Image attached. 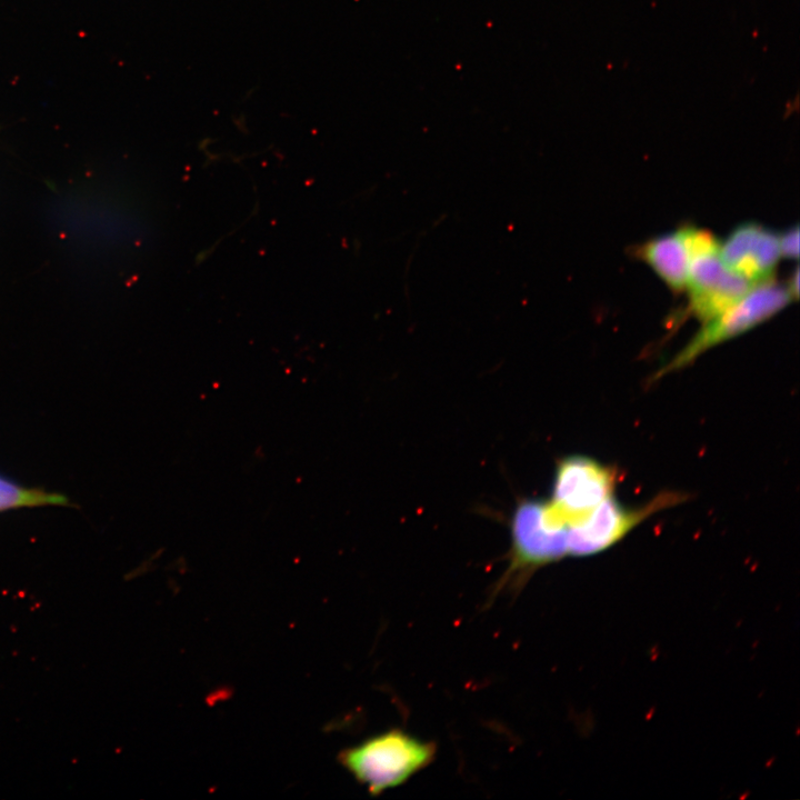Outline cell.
<instances>
[{
    "mask_svg": "<svg viewBox=\"0 0 800 800\" xmlns=\"http://www.w3.org/2000/svg\"><path fill=\"white\" fill-rule=\"evenodd\" d=\"M437 746L402 729L370 737L339 754L340 765L374 797L404 785L436 758Z\"/></svg>",
    "mask_w": 800,
    "mask_h": 800,
    "instance_id": "cell-1",
    "label": "cell"
},
{
    "mask_svg": "<svg viewBox=\"0 0 800 800\" xmlns=\"http://www.w3.org/2000/svg\"><path fill=\"white\" fill-rule=\"evenodd\" d=\"M512 549L505 574L495 586V595L517 592L537 569L568 556V527L548 500L525 499L513 514Z\"/></svg>",
    "mask_w": 800,
    "mask_h": 800,
    "instance_id": "cell-2",
    "label": "cell"
},
{
    "mask_svg": "<svg viewBox=\"0 0 800 800\" xmlns=\"http://www.w3.org/2000/svg\"><path fill=\"white\" fill-rule=\"evenodd\" d=\"M792 300L793 296L790 295L788 288L775 284L773 280L755 286L732 308L705 323L686 347L680 350L656 377L667 375L694 363L708 349L762 324L779 313Z\"/></svg>",
    "mask_w": 800,
    "mask_h": 800,
    "instance_id": "cell-3",
    "label": "cell"
},
{
    "mask_svg": "<svg viewBox=\"0 0 800 800\" xmlns=\"http://www.w3.org/2000/svg\"><path fill=\"white\" fill-rule=\"evenodd\" d=\"M617 473L585 456L566 457L557 465L552 499L548 500L568 530L613 496Z\"/></svg>",
    "mask_w": 800,
    "mask_h": 800,
    "instance_id": "cell-4",
    "label": "cell"
},
{
    "mask_svg": "<svg viewBox=\"0 0 800 800\" xmlns=\"http://www.w3.org/2000/svg\"><path fill=\"white\" fill-rule=\"evenodd\" d=\"M684 498V495L677 493H665L645 506L630 508L610 496L584 522L569 529L568 556L586 557L603 553L649 516L682 503Z\"/></svg>",
    "mask_w": 800,
    "mask_h": 800,
    "instance_id": "cell-5",
    "label": "cell"
},
{
    "mask_svg": "<svg viewBox=\"0 0 800 800\" xmlns=\"http://www.w3.org/2000/svg\"><path fill=\"white\" fill-rule=\"evenodd\" d=\"M755 286L730 270L718 252L690 258L687 286L694 315L709 322L732 308Z\"/></svg>",
    "mask_w": 800,
    "mask_h": 800,
    "instance_id": "cell-6",
    "label": "cell"
},
{
    "mask_svg": "<svg viewBox=\"0 0 800 800\" xmlns=\"http://www.w3.org/2000/svg\"><path fill=\"white\" fill-rule=\"evenodd\" d=\"M719 256L732 272L759 285L773 280L782 255L776 234L757 224H744L720 245Z\"/></svg>",
    "mask_w": 800,
    "mask_h": 800,
    "instance_id": "cell-7",
    "label": "cell"
},
{
    "mask_svg": "<svg viewBox=\"0 0 800 800\" xmlns=\"http://www.w3.org/2000/svg\"><path fill=\"white\" fill-rule=\"evenodd\" d=\"M638 256L644 259L674 292H682L686 288L690 259L680 230L649 240L638 249Z\"/></svg>",
    "mask_w": 800,
    "mask_h": 800,
    "instance_id": "cell-8",
    "label": "cell"
},
{
    "mask_svg": "<svg viewBox=\"0 0 800 800\" xmlns=\"http://www.w3.org/2000/svg\"><path fill=\"white\" fill-rule=\"evenodd\" d=\"M67 504V498L62 495L26 488L0 476V512L18 508Z\"/></svg>",
    "mask_w": 800,
    "mask_h": 800,
    "instance_id": "cell-9",
    "label": "cell"
},
{
    "mask_svg": "<svg viewBox=\"0 0 800 800\" xmlns=\"http://www.w3.org/2000/svg\"><path fill=\"white\" fill-rule=\"evenodd\" d=\"M780 255L786 258L799 257V228L798 226L788 230L782 237H779Z\"/></svg>",
    "mask_w": 800,
    "mask_h": 800,
    "instance_id": "cell-10",
    "label": "cell"
},
{
    "mask_svg": "<svg viewBox=\"0 0 800 800\" xmlns=\"http://www.w3.org/2000/svg\"><path fill=\"white\" fill-rule=\"evenodd\" d=\"M787 288L789 290L790 295H792L793 298L794 297L795 298L798 297V293H799V270H798V268L795 270V274L792 277V279H790V284H789V286Z\"/></svg>",
    "mask_w": 800,
    "mask_h": 800,
    "instance_id": "cell-11",
    "label": "cell"
}]
</instances>
